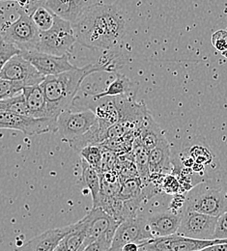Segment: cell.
<instances>
[{
  "label": "cell",
  "mask_w": 227,
  "mask_h": 251,
  "mask_svg": "<svg viewBox=\"0 0 227 251\" xmlns=\"http://www.w3.org/2000/svg\"><path fill=\"white\" fill-rule=\"evenodd\" d=\"M76 41L92 50H111L126 34V21L114 4H91L73 25Z\"/></svg>",
  "instance_id": "cell-1"
},
{
  "label": "cell",
  "mask_w": 227,
  "mask_h": 251,
  "mask_svg": "<svg viewBox=\"0 0 227 251\" xmlns=\"http://www.w3.org/2000/svg\"><path fill=\"white\" fill-rule=\"evenodd\" d=\"M117 54L107 53L97 62L83 68H76L57 75L45 77L41 86L48 102V116L57 120L58 116L73 106L74 100L83 80L90 75L100 72H115L123 63Z\"/></svg>",
  "instance_id": "cell-2"
},
{
  "label": "cell",
  "mask_w": 227,
  "mask_h": 251,
  "mask_svg": "<svg viewBox=\"0 0 227 251\" xmlns=\"http://www.w3.org/2000/svg\"><path fill=\"white\" fill-rule=\"evenodd\" d=\"M183 210L220 218L227 210V196L218 181H203L188 191Z\"/></svg>",
  "instance_id": "cell-3"
},
{
  "label": "cell",
  "mask_w": 227,
  "mask_h": 251,
  "mask_svg": "<svg viewBox=\"0 0 227 251\" xmlns=\"http://www.w3.org/2000/svg\"><path fill=\"white\" fill-rule=\"evenodd\" d=\"M76 42L73 25L65 20L54 16V23L48 31L41 32L37 51L56 56L69 54Z\"/></svg>",
  "instance_id": "cell-4"
},
{
  "label": "cell",
  "mask_w": 227,
  "mask_h": 251,
  "mask_svg": "<svg viewBox=\"0 0 227 251\" xmlns=\"http://www.w3.org/2000/svg\"><path fill=\"white\" fill-rule=\"evenodd\" d=\"M18 12L19 18L7 27L3 39L5 42L15 46L22 52L37 51L41 32L24 9L20 7Z\"/></svg>",
  "instance_id": "cell-5"
},
{
  "label": "cell",
  "mask_w": 227,
  "mask_h": 251,
  "mask_svg": "<svg viewBox=\"0 0 227 251\" xmlns=\"http://www.w3.org/2000/svg\"><path fill=\"white\" fill-rule=\"evenodd\" d=\"M56 126L61 139L70 145L95 128L99 123L90 109H79L75 112L70 109L58 116Z\"/></svg>",
  "instance_id": "cell-6"
},
{
  "label": "cell",
  "mask_w": 227,
  "mask_h": 251,
  "mask_svg": "<svg viewBox=\"0 0 227 251\" xmlns=\"http://www.w3.org/2000/svg\"><path fill=\"white\" fill-rule=\"evenodd\" d=\"M224 243L227 240H195L175 234L144 242L139 245V251H199Z\"/></svg>",
  "instance_id": "cell-7"
},
{
  "label": "cell",
  "mask_w": 227,
  "mask_h": 251,
  "mask_svg": "<svg viewBox=\"0 0 227 251\" xmlns=\"http://www.w3.org/2000/svg\"><path fill=\"white\" fill-rule=\"evenodd\" d=\"M152 239L153 237L147 228L146 217L137 214L119 224L113 237L110 251H121L128 244L140 245Z\"/></svg>",
  "instance_id": "cell-8"
},
{
  "label": "cell",
  "mask_w": 227,
  "mask_h": 251,
  "mask_svg": "<svg viewBox=\"0 0 227 251\" xmlns=\"http://www.w3.org/2000/svg\"><path fill=\"white\" fill-rule=\"evenodd\" d=\"M0 129H14L33 136L48 132H56V120L34 118L10 112H0Z\"/></svg>",
  "instance_id": "cell-9"
},
{
  "label": "cell",
  "mask_w": 227,
  "mask_h": 251,
  "mask_svg": "<svg viewBox=\"0 0 227 251\" xmlns=\"http://www.w3.org/2000/svg\"><path fill=\"white\" fill-rule=\"evenodd\" d=\"M219 218L183 210L177 235L195 240H214Z\"/></svg>",
  "instance_id": "cell-10"
},
{
  "label": "cell",
  "mask_w": 227,
  "mask_h": 251,
  "mask_svg": "<svg viewBox=\"0 0 227 251\" xmlns=\"http://www.w3.org/2000/svg\"><path fill=\"white\" fill-rule=\"evenodd\" d=\"M0 77L16 82L24 88L39 85L45 79V76L22 54L13 56L7 62L0 73Z\"/></svg>",
  "instance_id": "cell-11"
},
{
  "label": "cell",
  "mask_w": 227,
  "mask_h": 251,
  "mask_svg": "<svg viewBox=\"0 0 227 251\" xmlns=\"http://www.w3.org/2000/svg\"><path fill=\"white\" fill-rule=\"evenodd\" d=\"M80 103V109H90L96 116L99 127L104 135L111 126L119 121V109L116 102V98L104 97L101 99H93L91 96L83 99H77Z\"/></svg>",
  "instance_id": "cell-12"
},
{
  "label": "cell",
  "mask_w": 227,
  "mask_h": 251,
  "mask_svg": "<svg viewBox=\"0 0 227 251\" xmlns=\"http://www.w3.org/2000/svg\"><path fill=\"white\" fill-rule=\"evenodd\" d=\"M26 60L32 64L37 69V71L44 75L51 76L57 75L68 71H72L76 66L71 64L69 61V54L62 56L51 55L48 53H43L39 51H29V52H22L21 53Z\"/></svg>",
  "instance_id": "cell-13"
},
{
  "label": "cell",
  "mask_w": 227,
  "mask_h": 251,
  "mask_svg": "<svg viewBox=\"0 0 227 251\" xmlns=\"http://www.w3.org/2000/svg\"><path fill=\"white\" fill-rule=\"evenodd\" d=\"M83 220L86 225V239L81 251L87 245L97 241L103 235L109 232H116L120 224L118 220L103 212L101 208H92Z\"/></svg>",
  "instance_id": "cell-14"
},
{
  "label": "cell",
  "mask_w": 227,
  "mask_h": 251,
  "mask_svg": "<svg viewBox=\"0 0 227 251\" xmlns=\"http://www.w3.org/2000/svg\"><path fill=\"white\" fill-rule=\"evenodd\" d=\"M182 213H175L169 209L152 213L146 217L147 228L153 239L169 237L177 234Z\"/></svg>",
  "instance_id": "cell-15"
},
{
  "label": "cell",
  "mask_w": 227,
  "mask_h": 251,
  "mask_svg": "<svg viewBox=\"0 0 227 251\" xmlns=\"http://www.w3.org/2000/svg\"><path fill=\"white\" fill-rule=\"evenodd\" d=\"M71 230L72 224L64 227L49 229L25 243L15 251H54Z\"/></svg>",
  "instance_id": "cell-16"
},
{
  "label": "cell",
  "mask_w": 227,
  "mask_h": 251,
  "mask_svg": "<svg viewBox=\"0 0 227 251\" xmlns=\"http://www.w3.org/2000/svg\"><path fill=\"white\" fill-rule=\"evenodd\" d=\"M91 5L90 0H45L43 6L72 25Z\"/></svg>",
  "instance_id": "cell-17"
},
{
  "label": "cell",
  "mask_w": 227,
  "mask_h": 251,
  "mask_svg": "<svg viewBox=\"0 0 227 251\" xmlns=\"http://www.w3.org/2000/svg\"><path fill=\"white\" fill-rule=\"evenodd\" d=\"M173 161L171 159L170 146L166 138L162 140L157 147L150 151L149 170L150 179L170 174Z\"/></svg>",
  "instance_id": "cell-18"
},
{
  "label": "cell",
  "mask_w": 227,
  "mask_h": 251,
  "mask_svg": "<svg viewBox=\"0 0 227 251\" xmlns=\"http://www.w3.org/2000/svg\"><path fill=\"white\" fill-rule=\"evenodd\" d=\"M138 138L141 144L150 152L165 137L161 126L154 120L150 112H148L143 119L138 129Z\"/></svg>",
  "instance_id": "cell-19"
},
{
  "label": "cell",
  "mask_w": 227,
  "mask_h": 251,
  "mask_svg": "<svg viewBox=\"0 0 227 251\" xmlns=\"http://www.w3.org/2000/svg\"><path fill=\"white\" fill-rule=\"evenodd\" d=\"M23 94L25 98L31 117L38 119L49 118L48 102L41 84L25 87L23 89Z\"/></svg>",
  "instance_id": "cell-20"
},
{
  "label": "cell",
  "mask_w": 227,
  "mask_h": 251,
  "mask_svg": "<svg viewBox=\"0 0 227 251\" xmlns=\"http://www.w3.org/2000/svg\"><path fill=\"white\" fill-rule=\"evenodd\" d=\"M133 162L135 164L137 174L143 185L150 183V170H149V154L150 152L141 144L138 136L134 139L132 145Z\"/></svg>",
  "instance_id": "cell-21"
},
{
  "label": "cell",
  "mask_w": 227,
  "mask_h": 251,
  "mask_svg": "<svg viewBox=\"0 0 227 251\" xmlns=\"http://www.w3.org/2000/svg\"><path fill=\"white\" fill-rule=\"evenodd\" d=\"M81 182L91 193L93 208H98L101 196L100 173L83 159H81Z\"/></svg>",
  "instance_id": "cell-22"
},
{
  "label": "cell",
  "mask_w": 227,
  "mask_h": 251,
  "mask_svg": "<svg viewBox=\"0 0 227 251\" xmlns=\"http://www.w3.org/2000/svg\"><path fill=\"white\" fill-rule=\"evenodd\" d=\"M86 239V225L85 221L79 220L72 224V230L64 238L67 251H81Z\"/></svg>",
  "instance_id": "cell-23"
},
{
  "label": "cell",
  "mask_w": 227,
  "mask_h": 251,
  "mask_svg": "<svg viewBox=\"0 0 227 251\" xmlns=\"http://www.w3.org/2000/svg\"><path fill=\"white\" fill-rule=\"evenodd\" d=\"M131 91V82L130 79L120 74L116 75L115 79L103 91L92 95L93 99H101L104 97H122L127 96Z\"/></svg>",
  "instance_id": "cell-24"
},
{
  "label": "cell",
  "mask_w": 227,
  "mask_h": 251,
  "mask_svg": "<svg viewBox=\"0 0 227 251\" xmlns=\"http://www.w3.org/2000/svg\"><path fill=\"white\" fill-rule=\"evenodd\" d=\"M0 112H10L19 115L31 116L23 92L8 99L0 100Z\"/></svg>",
  "instance_id": "cell-25"
},
{
  "label": "cell",
  "mask_w": 227,
  "mask_h": 251,
  "mask_svg": "<svg viewBox=\"0 0 227 251\" xmlns=\"http://www.w3.org/2000/svg\"><path fill=\"white\" fill-rule=\"evenodd\" d=\"M30 18L40 32L50 30L54 23V14L47 7L40 5L30 13Z\"/></svg>",
  "instance_id": "cell-26"
},
{
  "label": "cell",
  "mask_w": 227,
  "mask_h": 251,
  "mask_svg": "<svg viewBox=\"0 0 227 251\" xmlns=\"http://www.w3.org/2000/svg\"><path fill=\"white\" fill-rule=\"evenodd\" d=\"M143 187L144 185L138 177L128 180L123 184H121V188H120L118 197L122 201H126V200L138 197L142 192Z\"/></svg>",
  "instance_id": "cell-27"
},
{
  "label": "cell",
  "mask_w": 227,
  "mask_h": 251,
  "mask_svg": "<svg viewBox=\"0 0 227 251\" xmlns=\"http://www.w3.org/2000/svg\"><path fill=\"white\" fill-rule=\"evenodd\" d=\"M81 159L85 160L90 166L95 168L98 172L101 174V159H102V152L100 146L92 145L87 146L81 149L78 152Z\"/></svg>",
  "instance_id": "cell-28"
},
{
  "label": "cell",
  "mask_w": 227,
  "mask_h": 251,
  "mask_svg": "<svg viewBox=\"0 0 227 251\" xmlns=\"http://www.w3.org/2000/svg\"><path fill=\"white\" fill-rule=\"evenodd\" d=\"M23 89L24 87L22 85L0 77V100L21 94L23 92Z\"/></svg>",
  "instance_id": "cell-29"
},
{
  "label": "cell",
  "mask_w": 227,
  "mask_h": 251,
  "mask_svg": "<svg viewBox=\"0 0 227 251\" xmlns=\"http://www.w3.org/2000/svg\"><path fill=\"white\" fill-rule=\"evenodd\" d=\"M22 51L15 46L3 41L0 43V73L7 62L15 55L21 54Z\"/></svg>",
  "instance_id": "cell-30"
},
{
  "label": "cell",
  "mask_w": 227,
  "mask_h": 251,
  "mask_svg": "<svg viewBox=\"0 0 227 251\" xmlns=\"http://www.w3.org/2000/svg\"><path fill=\"white\" fill-rule=\"evenodd\" d=\"M101 152H102L101 173L114 171V168H115V165L117 162V158H118L117 153L112 152L107 149H104L102 147H101Z\"/></svg>",
  "instance_id": "cell-31"
},
{
  "label": "cell",
  "mask_w": 227,
  "mask_h": 251,
  "mask_svg": "<svg viewBox=\"0 0 227 251\" xmlns=\"http://www.w3.org/2000/svg\"><path fill=\"white\" fill-rule=\"evenodd\" d=\"M189 155L195 159V162L200 163V164H202L204 166L206 164H209L213 160V157H212L211 152L208 149H206L205 147H203V146H195V147H193L190 150Z\"/></svg>",
  "instance_id": "cell-32"
},
{
  "label": "cell",
  "mask_w": 227,
  "mask_h": 251,
  "mask_svg": "<svg viewBox=\"0 0 227 251\" xmlns=\"http://www.w3.org/2000/svg\"><path fill=\"white\" fill-rule=\"evenodd\" d=\"M212 44L218 51L223 53L227 51V30H219L215 32L212 36Z\"/></svg>",
  "instance_id": "cell-33"
},
{
  "label": "cell",
  "mask_w": 227,
  "mask_h": 251,
  "mask_svg": "<svg viewBox=\"0 0 227 251\" xmlns=\"http://www.w3.org/2000/svg\"><path fill=\"white\" fill-rule=\"evenodd\" d=\"M214 240H227V210L218 219Z\"/></svg>",
  "instance_id": "cell-34"
},
{
  "label": "cell",
  "mask_w": 227,
  "mask_h": 251,
  "mask_svg": "<svg viewBox=\"0 0 227 251\" xmlns=\"http://www.w3.org/2000/svg\"><path fill=\"white\" fill-rule=\"evenodd\" d=\"M218 183H219V185H220V187L222 188L223 192L225 193V195L227 196V170L224 171L221 174V176H220V178L218 180Z\"/></svg>",
  "instance_id": "cell-35"
},
{
  "label": "cell",
  "mask_w": 227,
  "mask_h": 251,
  "mask_svg": "<svg viewBox=\"0 0 227 251\" xmlns=\"http://www.w3.org/2000/svg\"><path fill=\"white\" fill-rule=\"evenodd\" d=\"M199 251H227V243L214 245V246L208 247V248Z\"/></svg>",
  "instance_id": "cell-36"
},
{
  "label": "cell",
  "mask_w": 227,
  "mask_h": 251,
  "mask_svg": "<svg viewBox=\"0 0 227 251\" xmlns=\"http://www.w3.org/2000/svg\"><path fill=\"white\" fill-rule=\"evenodd\" d=\"M2 1H15V2H17V3L21 6V8H23L24 10H26V9L29 7V5H30V0H0V2H2Z\"/></svg>",
  "instance_id": "cell-37"
},
{
  "label": "cell",
  "mask_w": 227,
  "mask_h": 251,
  "mask_svg": "<svg viewBox=\"0 0 227 251\" xmlns=\"http://www.w3.org/2000/svg\"><path fill=\"white\" fill-rule=\"evenodd\" d=\"M121 251H139V245L135 244V243L128 244L123 247Z\"/></svg>",
  "instance_id": "cell-38"
},
{
  "label": "cell",
  "mask_w": 227,
  "mask_h": 251,
  "mask_svg": "<svg viewBox=\"0 0 227 251\" xmlns=\"http://www.w3.org/2000/svg\"><path fill=\"white\" fill-rule=\"evenodd\" d=\"M54 251H67L65 243H64V239L60 242V244L57 246V248L54 250Z\"/></svg>",
  "instance_id": "cell-39"
},
{
  "label": "cell",
  "mask_w": 227,
  "mask_h": 251,
  "mask_svg": "<svg viewBox=\"0 0 227 251\" xmlns=\"http://www.w3.org/2000/svg\"><path fill=\"white\" fill-rule=\"evenodd\" d=\"M3 41H4V39H3V35H1V34H0V43H1V42H3Z\"/></svg>",
  "instance_id": "cell-40"
}]
</instances>
